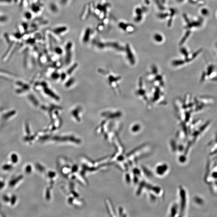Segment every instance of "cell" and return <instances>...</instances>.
<instances>
[{
    "instance_id": "7",
    "label": "cell",
    "mask_w": 217,
    "mask_h": 217,
    "mask_svg": "<svg viewBox=\"0 0 217 217\" xmlns=\"http://www.w3.org/2000/svg\"><path fill=\"white\" fill-rule=\"evenodd\" d=\"M5 185V183L4 182V181H1L0 180V189H2L3 188Z\"/></svg>"
},
{
    "instance_id": "3",
    "label": "cell",
    "mask_w": 217,
    "mask_h": 217,
    "mask_svg": "<svg viewBox=\"0 0 217 217\" xmlns=\"http://www.w3.org/2000/svg\"><path fill=\"white\" fill-rule=\"evenodd\" d=\"M13 168V166L11 164H5L3 165L2 167V169L4 171H10Z\"/></svg>"
},
{
    "instance_id": "4",
    "label": "cell",
    "mask_w": 217,
    "mask_h": 217,
    "mask_svg": "<svg viewBox=\"0 0 217 217\" xmlns=\"http://www.w3.org/2000/svg\"><path fill=\"white\" fill-rule=\"evenodd\" d=\"M32 171V168H31V167L30 165H28L25 168V172L27 173H30Z\"/></svg>"
},
{
    "instance_id": "5",
    "label": "cell",
    "mask_w": 217,
    "mask_h": 217,
    "mask_svg": "<svg viewBox=\"0 0 217 217\" xmlns=\"http://www.w3.org/2000/svg\"><path fill=\"white\" fill-rule=\"evenodd\" d=\"M16 199H17V198H16L15 195H13V196L12 197L11 199H10L12 205H14L15 204Z\"/></svg>"
},
{
    "instance_id": "2",
    "label": "cell",
    "mask_w": 217,
    "mask_h": 217,
    "mask_svg": "<svg viewBox=\"0 0 217 217\" xmlns=\"http://www.w3.org/2000/svg\"><path fill=\"white\" fill-rule=\"evenodd\" d=\"M11 159L12 163L13 164L17 163L18 161V156L16 154H12L11 156Z\"/></svg>"
},
{
    "instance_id": "1",
    "label": "cell",
    "mask_w": 217,
    "mask_h": 217,
    "mask_svg": "<svg viewBox=\"0 0 217 217\" xmlns=\"http://www.w3.org/2000/svg\"><path fill=\"white\" fill-rule=\"evenodd\" d=\"M23 178V176L22 175H20V176H18V177L16 178L15 179H13L11 181H10V183H9V185H10L11 187H14V186L16 184H17L20 181L21 179Z\"/></svg>"
},
{
    "instance_id": "6",
    "label": "cell",
    "mask_w": 217,
    "mask_h": 217,
    "mask_svg": "<svg viewBox=\"0 0 217 217\" xmlns=\"http://www.w3.org/2000/svg\"><path fill=\"white\" fill-rule=\"evenodd\" d=\"M3 199L4 201H5V202H9V201L10 200V199H9V197L7 196H6V195H5V196H3Z\"/></svg>"
}]
</instances>
